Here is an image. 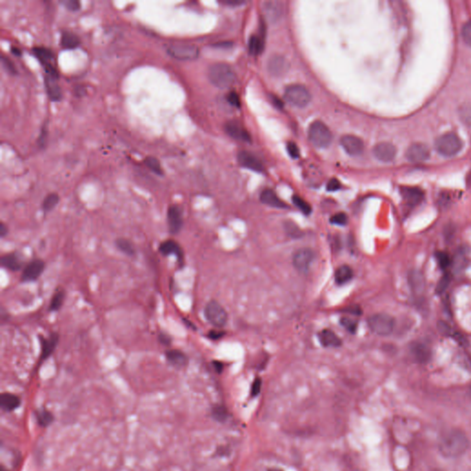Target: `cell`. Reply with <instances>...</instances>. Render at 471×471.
<instances>
[{
	"label": "cell",
	"instance_id": "6da1fadb",
	"mask_svg": "<svg viewBox=\"0 0 471 471\" xmlns=\"http://www.w3.org/2000/svg\"><path fill=\"white\" fill-rule=\"evenodd\" d=\"M470 440L463 431L452 428L443 432L438 438L437 446L443 457L457 458L463 456L470 447Z\"/></svg>",
	"mask_w": 471,
	"mask_h": 471
},
{
	"label": "cell",
	"instance_id": "7a4b0ae2",
	"mask_svg": "<svg viewBox=\"0 0 471 471\" xmlns=\"http://www.w3.org/2000/svg\"><path fill=\"white\" fill-rule=\"evenodd\" d=\"M211 83L218 88H228L236 82V75L232 68L225 63H217L211 65L208 70Z\"/></svg>",
	"mask_w": 471,
	"mask_h": 471
},
{
	"label": "cell",
	"instance_id": "3957f363",
	"mask_svg": "<svg viewBox=\"0 0 471 471\" xmlns=\"http://www.w3.org/2000/svg\"><path fill=\"white\" fill-rule=\"evenodd\" d=\"M307 136L309 142L318 148H326L332 142V132L321 121H315L310 124Z\"/></svg>",
	"mask_w": 471,
	"mask_h": 471
},
{
	"label": "cell",
	"instance_id": "277c9868",
	"mask_svg": "<svg viewBox=\"0 0 471 471\" xmlns=\"http://www.w3.org/2000/svg\"><path fill=\"white\" fill-rule=\"evenodd\" d=\"M462 141L454 133H446L436 139L435 148L444 157H453L462 149Z\"/></svg>",
	"mask_w": 471,
	"mask_h": 471
},
{
	"label": "cell",
	"instance_id": "5b68a950",
	"mask_svg": "<svg viewBox=\"0 0 471 471\" xmlns=\"http://www.w3.org/2000/svg\"><path fill=\"white\" fill-rule=\"evenodd\" d=\"M284 99L295 107L304 108L311 101V94L303 85L293 84L285 88Z\"/></svg>",
	"mask_w": 471,
	"mask_h": 471
},
{
	"label": "cell",
	"instance_id": "8992f818",
	"mask_svg": "<svg viewBox=\"0 0 471 471\" xmlns=\"http://www.w3.org/2000/svg\"><path fill=\"white\" fill-rule=\"evenodd\" d=\"M367 323L370 330L374 333L380 336H388L391 334L395 327L394 319L391 316L384 313H378L371 316L367 319Z\"/></svg>",
	"mask_w": 471,
	"mask_h": 471
},
{
	"label": "cell",
	"instance_id": "52a82bcc",
	"mask_svg": "<svg viewBox=\"0 0 471 471\" xmlns=\"http://www.w3.org/2000/svg\"><path fill=\"white\" fill-rule=\"evenodd\" d=\"M204 316L210 324L217 328L224 326L227 321V313L225 308L215 300L205 305Z\"/></svg>",
	"mask_w": 471,
	"mask_h": 471
},
{
	"label": "cell",
	"instance_id": "ba28073f",
	"mask_svg": "<svg viewBox=\"0 0 471 471\" xmlns=\"http://www.w3.org/2000/svg\"><path fill=\"white\" fill-rule=\"evenodd\" d=\"M167 53L172 57L179 60H194L199 55V49L194 44H168Z\"/></svg>",
	"mask_w": 471,
	"mask_h": 471
},
{
	"label": "cell",
	"instance_id": "9c48e42d",
	"mask_svg": "<svg viewBox=\"0 0 471 471\" xmlns=\"http://www.w3.org/2000/svg\"><path fill=\"white\" fill-rule=\"evenodd\" d=\"M315 254L309 248H302L297 249L293 256V265L297 272L305 274L311 266Z\"/></svg>",
	"mask_w": 471,
	"mask_h": 471
},
{
	"label": "cell",
	"instance_id": "30bf717a",
	"mask_svg": "<svg viewBox=\"0 0 471 471\" xmlns=\"http://www.w3.org/2000/svg\"><path fill=\"white\" fill-rule=\"evenodd\" d=\"M32 52H33L34 55L36 56L38 60L41 62V64L44 65V70H45L46 74L55 76V77H58L57 70H56L55 65L53 64L55 57H54V54L51 50H49L48 48H45V47H42V46H37V47H34L32 49Z\"/></svg>",
	"mask_w": 471,
	"mask_h": 471
},
{
	"label": "cell",
	"instance_id": "8fae6325",
	"mask_svg": "<svg viewBox=\"0 0 471 471\" xmlns=\"http://www.w3.org/2000/svg\"><path fill=\"white\" fill-rule=\"evenodd\" d=\"M45 269V262L41 259L32 260L28 263L22 274V281L23 283L34 282L40 278Z\"/></svg>",
	"mask_w": 471,
	"mask_h": 471
},
{
	"label": "cell",
	"instance_id": "7c38bea8",
	"mask_svg": "<svg viewBox=\"0 0 471 471\" xmlns=\"http://www.w3.org/2000/svg\"><path fill=\"white\" fill-rule=\"evenodd\" d=\"M341 145L344 151L352 157L360 156L364 148L362 139L353 135L343 136L341 138Z\"/></svg>",
	"mask_w": 471,
	"mask_h": 471
},
{
	"label": "cell",
	"instance_id": "4fadbf2b",
	"mask_svg": "<svg viewBox=\"0 0 471 471\" xmlns=\"http://www.w3.org/2000/svg\"><path fill=\"white\" fill-rule=\"evenodd\" d=\"M167 219L168 230L170 234H179L183 225L182 213L180 207L177 205H170L167 209Z\"/></svg>",
	"mask_w": 471,
	"mask_h": 471
},
{
	"label": "cell",
	"instance_id": "5bb4252c",
	"mask_svg": "<svg viewBox=\"0 0 471 471\" xmlns=\"http://www.w3.org/2000/svg\"><path fill=\"white\" fill-rule=\"evenodd\" d=\"M373 153H374V156L379 161H382L385 163H388V162H390L395 159L396 154H397V149H396L395 145H392L391 143L381 142V143H378L374 146Z\"/></svg>",
	"mask_w": 471,
	"mask_h": 471
},
{
	"label": "cell",
	"instance_id": "9a60e30c",
	"mask_svg": "<svg viewBox=\"0 0 471 471\" xmlns=\"http://www.w3.org/2000/svg\"><path fill=\"white\" fill-rule=\"evenodd\" d=\"M406 157L413 163H420L427 160L430 157L428 146L422 143H414L407 149Z\"/></svg>",
	"mask_w": 471,
	"mask_h": 471
},
{
	"label": "cell",
	"instance_id": "2e32d148",
	"mask_svg": "<svg viewBox=\"0 0 471 471\" xmlns=\"http://www.w3.org/2000/svg\"><path fill=\"white\" fill-rule=\"evenodd\" d=\"M410 352L414 360L420 363H426L432 357V351L425 342L413 341L410 347Z\"/></svg>",
	"mask_w": 471,
	"mask_h": 471
},
{
	"label": "cell",
	"instance_id": "e0dca14e",
	"mask_svg": "<svg viewBox=\"0 0 471 471\" xmlns=\"http://www.w3.org/2000/svg\"><path fill=\"white\" fill-rule=\"evenodd\" d=\"M262 9L270 22H278L283 14V5L280 1H266L262 3Z\"/></svg>",
	"mask_w": 471,
	"mask_h": 471
},
{
	"label": "cell",
	"instance_id": "ac0fdd59",
	"mask_svg": "<svg viewBox=\"0 0 471 471\" xmlns=\"http://www.w3.org/2000/svg\"><path fill=\"white\" fill-rule=\"evenodd\" d=\"M288 68H289V64L287 60L281 55H275L269 59V72L275 77H282L287 72Z\"/></svg>",
	"mask_w": 471,
	"mask_h": 471
},
{
	"label": "cell",
	"instance_id": "d6986e66",
	"mask_svg": "<svg viewBox=\"0 0 471 471\" xmlns=\"http://www.w3.org/2000/svg\"><path fill=\"white\" fill-rule=\"evenodd\" d=\"M400 194L407 204L410 206L418 205L424 198V194L420 189L417 187L404 186L400 188Z\"/></svg>",
	"mask_w": 471,
	"mask_h": 471
},
{
	"label": "cell",
	"instance_id": "ffe728a7",
	"mask_svg": "<svg viewBox=\"0 0 471 471\" xmlns=\"http://www.w3.org/2000/svg\"><path fill=\"white\" fill-rule=\"evenodd\" d=\"M160 253L164 256H168V255H175L176 258L178 259V261L180 264L183 263L184 260V254L181 249V246L173 240V239H167L163 241L160 245Z\"/></svg>",
	"mask_w": 471,
	"mask_h": 471
},
{
	"label": "cell",
	"instance_id": "44dd1931",
	"mask_svg": "<svg viewBox=\"0 0 471 471\" xmlns=\"http://www.w3.org/2000/svg\"><path fill=\"white\" fill-rule=\"evenodd\" d=\"M57 80H58V77L45 74L44 85L46 87V92L48 94V97L53 102H59L62 98V90L60 88Z\"/></svg>",
	"mask_w": 471,
	"mask_h": 471
},
{
	"label": "cell",
	"instance_id": "7402d4cb",
	"mask_svg": "<svg viewBox=\"0 0 471 471\" xmlns=\"http://www.w3.org/2000/svg\"><path fill=\"white\" fill-rule=\"evenodd\" d=\"M41 342V358L42 360L47 359L55 352L59 341V335L57 333H52L48 338L39 337Z\"/></svg>",
	"mask_w": 471,
	"mask_h": 471
},
{
	"label": "cell",
	"instance_id": "603a6c76",
	"mask_svg": "<svg viewBox=\"0 0 471 471\" xmlns=\"http://www.w3.org/2000/svg\"><path fill=\"white\" fill-rule=\"evenodd\" d=\"M225 131L227 135H229L231 138L239 140V141H245L249 142L250 140L249 135L248 134L244 127L237 121H230L225 124Z\"/></svg>",
	"mask_w": 471,
	"mask_h": 471
},
{
	"label": "cell",
	"instance_id": "cb8c5ba5",
	"mask_svg": "<svg viewBox=\"0 0 471 471\" xmlns=\"http://www.w3.org/2000/svg\"><path fill=\"white\" fill-rule=\"evenodd\" d=\"M238 159H239V164L244 167L249 168L257 172H261L263 170L261 161L250 153L241 151L239 153Z\"/></svg>",
	"mask_w": 471,
	"mask_h": 471
},
{
	"label": "cell",
	"instance_id": "d4e9b609",
	"mask_svg": "<svg viewBox=\"0 0 471 471\" xmlns=\"http://www.w3.org/2000/svg\"><path fill=\"white\" fill-rule=\"evenodd\" d=\"M165 356L168 363L177 368H182L188 363L187 355L180 350H167Z\"/></svg>",
	"mask_w": 471,
	"mask_h": 471
},
{
	"label": "cell",
	"instance_id": "484cf974",
	"mask_svg": "<svg viewBox=\"0 0 471 471\" xmlns=\"http://www.w3.org/2000/svg\"><path fill=\"white\" fill-rule=\"evenodd\" d=\"M319 339L320 343L324 347H329V348H336L340 347L341 345V339L338 337V335L334 333L331 330H323L319 333Z\"/></svg>",
	"mask_w": 471,
	"mask_h": 471
},
{
	"label": "cell",
	"instance_id": "4316f807",
	"mask_svg": "<svg viewBox=\"0 0 471 471\" xmlns=\"http://www.w3.org/2000/svg\"><path fill=\"white\" fill-rule=\"evenodd\" d=\"M1 266L11 272H18L22 268V259L16 253L5 254L0 259Z\"/></svg>",
	"mask_w": 471,
	"mask_h": 471
},
{
	"label": "cell",
	"instance_id": "83f0119b",
	"mask_svg": "<svg viewBox=\"0 0 471 471\" xmlns=\"http://www.w3.org/2000/svg\"><path fill=\"white\" fill-rule=\"evenodd\" d=\"M21 405V399L14 394L3 393L0 397V407L4 412H12Z\"/></svg>",
	"mask_w": 471,
	"mask_h": 471
},
{
	"label": "cell",
	"instance_id": "f1b7e54d",
	"mask_svg": "<svg viewBox=\"0 0 471 471\" xmlns=\"http://www.w3.org/2000/svg\"><path fill=\"white\" fill-rule=\"evenodd\" d=\"M261 203L267 204L271 207L276 208H285L287 205L283 202L278 196L276 195L275 192L272 190H264L261 194Z\"/></svg>",
	"mask_w": 471,
	"mask_h": 471
},
{
	"label": "cell",
	"instance_id": "f546056e",
	"mask_svg": "<svg viewBox=\"0 0 471 471\" xmlns=\"http://www.w3.org/2000/svg\"><path fill=\"white\" fill-rule=\"evenodd\" d=\"M409 283L411 286L412 292L415 295H420L424 291V279L419 272L412 271L409 275Z\"/></svg>",
	"mask_w": 471,
	"mask_h": 471
},
{
	"label": "cell",
	"instance_id": "4dcf8cb0",
	"mask_svg": "<svg viewBox=\"0 0 471 471\" xmlns=\"http://www.w3.org/2000/svg\"><path fill=\"white\" fill-rule=\"evenodd\" d=\"M354 272L353 269L348 265H341L335 272V281L338 284L348 283L353 278Z\"/></svg>",
	"mask_w": 471,
	"mask_h": 471
},
{
	"label": "cell",
	"instance_id": "1f68e13d",
	"mask_svg": "<svg viewBox=\"0 0 471 471\" xmlns=\"http://www.w3.org/2000/svg\"><path fill=\"white\" fill-rule=\"evenodd\" d=\"M80 38L71 31L65 30L61 35V45L65 49H74L80 45Z\"/></svg>",
	"mask_w": 471,
	"mask_h": 471
},
{
	"label": "cell",
	"instance_id": "d6a6232c",
	"mask_svg": "<svg viewBox=\"0 0 471 471\" xmlns=\"http://www.w3.org/2000/svg\"><path fill=\"white\" fill-rule=\"evenodd\" d=\"M115 245H116L117 249L121 252H123V254H125L129 257H134L137 254L136 248L129 239H123V238L117 239L116 241H115Z\"/></svg>",
	"mask_w": 471,
	"mask_h": 471
},
{
	"label": "cell",
	"instance_id": "836d02e7",
	"mask_svg": "<svg viewBox=\"0 0 471 471\" xmlns=\"http://www.w3.org/2000/svg\"><path fill=\"white\" fill-rule=\"evenodd\" d=\"M37 422L42 427H47L54 421V415L46 409H39L35 411Z\"/></svg>",
	"mask_w": 471,
	"mask_h": 471
},
{
	"label": "cell",
	"instance_id": "e575fe53",
	"mask_svg": "<svg viewBox=\"0 0 471 471\" xmlns=\"http://www.w3.org/2000/svg\"><path fill=\"white\" fill-rule=\"evenodd\" d=\"M65 293L63 289H57L52 297L51 302L49 305V310L51 312L58 311L62 307L65 301Z\"/></svg>",
	"mask_w": 471,
	"mask_h": 471
},
{
	"label": "cell",
	"instance_id": "d590c367",
	"mask_svg": "<svg viewBox=\"0 0 471 471\" xmlns=\"http://www.w3.org/2000/svg\"><path fill=\"white\" fill-rule=\"evenodd\" d=\"M59 202V196L56 194H50L44 198V202L42 204L43 210L45 213H48L53 210Z\"/></svg>",
	"mask_w": 471,
	"mask_h": 471
},
{
	"label": "cell",
	"instance_id": "8d00e7d4",
	"mask_svg": "<svg viewBox=\"0 0 471 471\" xmlns=\"http://www.w3.org/2000/svg\"><path fill=\"white\" fill-rule=\"evenodd\" d=\"M249 52L254 55H257L261 54L262 49H263V43H262L261 38L258 36L251 37L249 42Z\"/></svg>",
	"mask_w": 471,
	"mask_h": 471
},
{
	"label": "cell",
	"instance_id": "74e56055",
	"mask_svg": "<svg viewBox=\"0 0 471 471\" xmlns=\"http://www.w3.org/2000/svg\"><path fill=\"white\" fill-rule=\"evenodd\" d=\"M145 166L149 167L155 174L161 176L163 175V170L160 165V161L154 157H147L144 161Z\"/></svg>",
	"mask_w": 471,
	"mask_h": 471
},
{
	"label": "cell",
	"instance_id": "f35d334b",
	"mask_svg": "<svg viewBox=\"0 0 471 471\" xmlns=\"http://www.w3.org/2000/svg\"><path fill=\"white\" fill-rule=\"evenodd\" d=\"M451 279H452V277L449 274H444L442 276V278L439 280V282L436 285V288H435V292H436L437 295H442L443 293L447 289V287L449 286L450 283H451Z\"/></svg>",
	"mask_w": 471,
	"mask_h": 471
},
{
	"label": "cell",
	"instance_id": "ab89813d",
	"mask_svg": "<svg viewBox=\"0 0 471 471\" xmlns=\"http://www.w3.org/2000/svg\"><path fill=\"white\" fill-rule=\"evenodd\" d=\"M435 258H436V261L438 262V265L440 266V268L443 269V270H445L447 268L451 263V259H450L449 255L444 252V251H437L435 252Z\"/></svg>",
	"mask_w": 471,
	"mask_h": 471
},
{
	"label": "cell",
	"instance_id": "60d3db41",
	"mask_svg": "<svg viewBox=\"0 0 471 471\" xmlns=\"http://www.w3.org/2000/svg\"><path fill=\"white\" fill-rule=\"evenodd\" d=\"M212 416L215 420H217L218 421H225L227 418L226 409L225 407L220 406V405L214 407L213 411H212Z\"/></svg>",
	"mask_w": 471,
	"mask_h": 471
},
{
	"label": "cell",
	"instance_id": "b9f144b4",
	"mask_svg": "<svg viewBox=\"0 0 471 471\" xmlns=\"http://www.w3.org/2000/svg\"><path fill=\"white\" fill-rule=\"evenodd\" d=\"M293 202L297 208L304 213L305 215H309L311 213V206L306 203L305 200H303L300 196H294L293 197Z\"/></svg>",
	"mask_w": 471,
	"mask_h": 471
},
{
	"label": "cell",
	"instance_id": "7bdbcfd3",
	"mask_svg": "<svg viewBox=\"0 0 471 471\" xmlns=\"http://www.w3.org/2000/svg\"><path fill=\"white\" fill-rule=\"evenodd\" d=\"M341 324L352 333H355L357 330V321L355 319L344 317L341 319Z\"/></svg>",
	"mask_w": 471,
	"mask_h": 471
},
{
	"label": "cell",
	"instance_id": "ee69618b",
	"mask_svg": "<svg viewBox=\"0 0 471 471\" xmlns=\"http://www.w3.org/2000/svg\"><path fill=\"white\" fill-rule=\"evenodd\" d=\"M331 222L334 225H345L348 222V218L344 213H338L332 217Z\"/></svg>",
	"mask_w": 471,
	"mask_h": 471
},
{
	"label": "cell",
	"instance_id": "f6af8a7d",
	"mask_svg": "<svg viewBox=\"0 0 471 471\" xmlns=\"http://www.w3.org/2000/svg\"><path fill=\"white\" fill-rule=\"evenodd\" d=\"M462 37L465 43L471 47V22H466L463 25Z\"/></svg>",
	"mask_w": 471,
	"mask_h": 471
},
{
	"label": "cell",
	"instance_id": "bcb514c9",
	"mask_svg": "<svg viewBox=\"0 0 471 471\" xmlns=\"http://www.w3.org/2000/svg\"><path fill=\"white\" fill-rule=\"evenodd\" d=\"M1 63H2V65L4 66V68L7 70V72L10 73L11 75L17 74V69H16L14 64L12 63V61L10 59L2 55L1 56Z\"/></svg>",
	"mask_w": 471,
	"mask_h": 471
},
{
	"label": "cell",
	"instance_id": "7dc6e473",
	"mask_svg": "<svg viewBox=\"0 0 471 471\" xmlns=\"http://www.w3.org/2000/svg\"><path fill=\"white\" fill-rule=\"evenodd\" d=\"M60 3L67 9L71 11L79 10L80 8V2L78 0H62Z\"/></svg>",
	"mask_w": 471,
	"mask_h": 471
},
{
	"label": "cell",
	"instance_id": "c3c4849f",
	"mask_svg": "<svg viewBox=\"0 0 471 471\" xmlns=\"http://www.w3.org/2000/svg\"><path fill=\"white\" fill-rule=\"evenodd\" d=\"M287 151L289 156L293 159H297L299 157V148L294 142H289L287 144Z\"/></svg>",
	"mask_w": 471,
	"mask_h": 471
},
{
	"label": "cell",
	"instance_id": "681fc988",
	"mask_svg": "<svg viewBox=\"0 0 471 471\" xmlns=\"http://www.w3.org/2000/svg\"><path fill=\"white\" fill-rule=\"evenodd\" d=\"M159 341L162 345L170 346L171 342H172V339L168 334L165 333V332H160V335H159Z\"/></svg>",
	"mask_w": 471,
	"mask_h": 471
},
{
	"label": "cell",
	"instance_id": "f907efd6",
	"mask_svg": "<svg viewBox=\"0 0 471 471\" xmlns=\"http://www.w3.org/2000/svg\"><path fill=\"white\" fill-rule=\"evenodd\" d=\"M340 188H341V183L337 179H332L331 181L328 182L327 190L329 192H335V191H338Z\"/></svg>",
	"mask_w": 471,
	"mask_h": 471
},
{
	"label": "cell",
	"instance_id": "816d5d0a",
	"mask_svg": "<svg viewBox=\"0 0 471 471\" xmlns=\"http://www.w3.org/2000/svg\"><path fill=\"white\" fill-rule=\"evenodd\" d=\"M261 379L257 378L252 384V388H251V395L255 397L257 396L260 391H261Z\"/></svg>",
	"mask_w": 471,
	"mask_h": 471
},
{
	"label": "cell",
	"instance_id": "f5cc1de1",
	"mask_svg": "<svg viewBox=\"0 0 471 471\" xmlns=\"http://www.w3.org/2000/svg\"><path fill=\"white\" fill-rule=\"evenodd\" d=\"M227 101L229 102L230 104H232L234 106L236 107H239V98L238 94L236 92H230L228 96H227Z\"/></svg>",
	"mask_w": 471,
	"mask_h": 471
},
{
	"label": "cell",
	"instance_id": "db71d44e",
	"mask_svg": "<svg viewBox=\"0 0 471 471\" xmlns=\"http://www.w3.org/2000/svg\"><path fill=\"white\" fill-rule=\"evenodd\" d=\"M46 135H47V132H46V126H44L43 127V130L41 132V135L39 137V145L41 146H44V143H45V138H46Z\"/></svg>",
	"mask_w": 471,
	"mask_h": 471
},
{
	"label": "cell",
	"instance_id": "11a10c76",
	"mask_svg": "<svg viewBox=\"0 0 471 471\" xmlns=\"http://www.w3.org/2000/svg\"><path fill=\"white\" fill-rule=\"evenodd\" d=\"M223 332H218V331H212L209 333H208V337L212 339V340H218L220 337L223 336Z\"/></svg>",
	"mask_w": 471,
	"mask_h": 471
},
{
	"label": "cell",
	"instance_id": "9f6ffc18",
	"mask_svg": "<svg viewBox=\"0 0 471 471\" xmlns=\"http://www.w3.org/2000/svg\"><path fill=\"white\" fill-rule=\"evenodd\" d=\"M7 235V225H5L4 223H1L0 224V237L3 239L5 238Z\"/></svg>",
	"mask_w": 471,
	"mask_h": 471
},
{
	"label": "cell",
	"instance_id": "6f0895ef",
	"mask_svg": "<svg viewBox=\"0 0 471 471\" xmlns=\"http://www.w3.org/2000/svg\"><path fill=\"white\" fill-rule=\"evenodd\" d=\"M223 3L225 4V5H229V6H238V5H241L243 4L244 2L243 1H238V0H225V1H223Z\"/></svg>",
	"mask_w": 471,
	"mask_h": 471
},
{
	"label": "cell",
	"instance_id": "680465c9",
	"mask_svg": "<svg viewBox=\"0 0 471 471\" xmlns=\"http://www.w3.org/2000/svg\"><path fill=\"white\" fill-rule=\"evenodd\" d=\"M11 52H12V54H13V55H18V56H20V55H22L21 50H20L19 48H17L16 46H15V47L14 46H12V47H11Z\"/></svg>",
	"mask_w": 471,
	"mask_h": 471
},
{
	"label": "cell",
	"instance_id": "91938a15",
	"mask_svg": "<svg viewBox=\"0 0 471 471\" xmlns=\"http://www.w3.org/2000/svg\"><path fill=\"white\" fill-rule=\"evenodd\" d=\"M215 367H216V369L218 370V372H220V371L222 370L223 365H222V363H220V362H215Z\"/></svg>",
	"mask_w": 471,
	"mask_h": 471
},
{
	"label": "cell",
	"instance_id": "94428289",
	"mask_svg": "<svg viewBox=\"0 0 471 471\" xmlns=\"http://www.w3.org/2000/svg\"><path fill=\"white\" fill-rule=\"evenodd\" d=\"M280 471V470H276V469H272V470H270V471Z\"/></svg>",
	"mask_w": 471,
	"mask_h": 471
},
{
	"label": "cell",
	"instance_id": "6125c7cd",
	"mask_svg": "<svg viewBox=\"0 0 471 471\" xmlns=\"http://www.w3.org/2000/svg\"><path fill=\"white\" fill-rule=\"evenodd\" d=\"M1 471H7V470H5L4 468H2V469H1Z\"/></svg>",
	"mask_w": 471,
	"mask_h": 471
},
{
	"label": "cell",
	"instance_id": "be15d7a7",
	"mask_svg": "<svg viewBox=\"0 0 471 471\" xmlns=\"http://www.w3.org/2000/svg\"></svg>",
	"mask_w": 471,
	"mask_h": 471
}]
</instances>
